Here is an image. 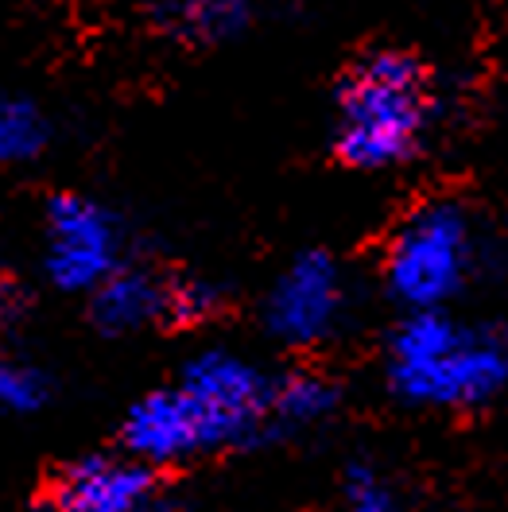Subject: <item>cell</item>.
<instances>
[{"mask_svg":"<svg viewBox=\"0 0 508 512\" xmlns=\"http://www.w3.org/2000/svg\"><path fill=\"white\" fill-rule=\"evenodd\" d=\"M431 113L435 90L427 66L412 51H369L338 86L334 156L357 171L400 167L419 152Z\"/></svg>","mask_w":508,"mask_h":512,"instance_id":"1","label":"cell"},{"mask_svg":"<svg viewBox=\"0 0 508 512\" xmlns=\"http://www.w3.org/2000/svg\"><path fill=\"white\" fill-rule=\"evenodd\" d=\"M388 388L419 408H477L508 388V346L443 311H412L388 338Z\"/></svg>","mask_w":508,"mask_h":512,"instance_id":"2","label":"cell"},{"mask_svg":"<svg viewBox=\"0 0 508 512\" xmlns=\"http://www.w3.org/2000/svg\"><path fill=\"white\" fill-rule=\"evenodd\" d=\"M477 264L474 218L454 198H431L400 222L384 253V284L408 311H443Z\"/></svg>","mask_w":508,"mask_h":512,"instance_id":"3","label":"cell"},{"mask_svg":"<svg viewBox=\"0 0 508 512\" xmlns=\"http://www.w3.org/2000/svg\"><path fill=\"white\" fill-rule=\"evenodd\" d=\"M179 388L206 412L218 450L272 435V388L253 361L229 350H202L183 365Z\"/></svg>","mask_w":508,"mask_h":512,"instance_id":"4","label":"cell"},{"mask_svg":"<svg viewBox=\"0 0 508 512\" xmlns=\"http://www.w3.org/2000/svg\"><path fill=\"white\" fill-rule=\"evenodd\" d=\"M47 276L63 291L94 295L121 272V229L105 206L82 194H55L47 202Z\"/></svg>","mask_w":508,"mask_h":512,"instance_id":"5","label":"cell"},{"mask_svg":"<svg viewBox=\"0 0 508 512\" xmlns=\"http://www.w3.org/2000/svg\"><path fill=\"white\" fill-rule=\"evenodd\" d=\"M346 315V276L322 249L299 253L264 299V326L276 342L307 350L326 342Z\"/></svg>","mask_w":508,"mask_h":512,"instance_id":"6","label":"cell"},{"mask_svg":"<svg viewBox=\"0 0 508 512\" xmlns=\"http://www.w3.org/2000/svg\"><path fill=\"white\" fill-rule=\"evenodd\" d=\"M121 443L128 458L144 466H171V462H187L194 454L218 450V435L206 412L175 384V388H156L140 396L128 408Z\"/></svg>","mask_w":508,"mask_h":512,"instance_id":"7","label":"cell"},{"mask_svg":"<svg viewBox=\"0 0 508 512\" xmlns=\"http://www.w3.org/2000/svg\"><path fill=\"white\" fill-rule=\"evenodd\" d=\"M156 501L152 466L117 454H90L70 462L55 485L59 512H148Z\"/></svg>","mask_w":508,"mask_h":512,"instance_id":"8","label":"cell"},{"mask_svg":"<svg viewBox=\"0 0 508 512\" xmlns=\"http://www.w3.org/2000/svg\"><path fill=\"white\" fill-rule=\"evenodd\" d=\"M90 315L101 334H136L167 319V284L148 268H121L90 295Z\"/></svg>","mask_w":508,"mask_h":512,"instance_id":"9","label":"cell"},{"mask_svg":"<svg viewBox=\"0 0 508 512\" xmlns=\"http://www.w3.org/2000/svg\"><path fill=\"white\" fill-rule=\"evenodd\" d=\"M253 20V0H156V24L183 43H225Z\"/></svg>","mask_w":508,"mask_h":512,"instance_id":"10","label":"cell"},{"mask_svg":"<svg viewBox=\"0 0 508 512\" xmlns=\"http://www.w3.org/2000/svg\"><path fill=\"white\" fill-rule=\"evenodd\" d=\"M338 408V388L318 373H287L272 388V431L315 427Z\"/></svg>","mask_w":508,"mask_h":512,"instance_id":"11","label":"cell"},{"mask_svg":"<svg viewBox=\"0 0 508 512\" xmlns=\"http://www.w3.org/2000/svg\"><path fill=\"white\" fill-rule=\"evenodd\" d=\"M47 117L24 97H0V163H28L47 148Z\"/></svg>","mask_w":508,"mask_h":512,"instance_id":"12","label":"cell"},{"mask_svg":"<svg viewBox=\"0 0 508 512\" xmlns=\"http://www.w3.org/2000/svg\"><path fill=\"white\" fill-rule=\"evenodd\" d=\"M342 512H408V501L381 466L350 462L342 474Z\"/></svg>","mask_w":508,"mask_h":512,"instance_id":"13","label":"cell"},{"mask_svg":"<svg viewBox=\"0 0 508 512\" xmlns=\"http://www.w3.org/2000/svg\"><path fill=\"white\" fill-rule=\"evenodd\" d=\"M47 404V377L12 357H0V412L32 416Z\"/></svg>","mask_w":508,"mask_h":512,"instance_id":"14","label":"cell"},{"mask_svg":"<svg viewBox=\"0 0 508 512\" xmlns=\"http://www.w3.org/2000/svg\"><path fill=\"white\" fill-rule=\"evenodd\" d=\"M222 303V291L206 280H171L167 284V322L175 326H194L206 322Z\"/></svg>","mask_w":508,"mask_h":512,"instance_id":"15","label":"cell"},{"mask_svg":"<svg viewBox=\"0 0 508 512\" xmlns=\"http://www.w3.org/2000/svg\"><path fill=\"white\" fill-rule=\"evenodd\" d=\"M32 512H59V509H55V505H51V509H32Z\"/></svg>","mask_w":508,"mask_h":512,"instance_id":"16","label":"cell"}]
</instances>
